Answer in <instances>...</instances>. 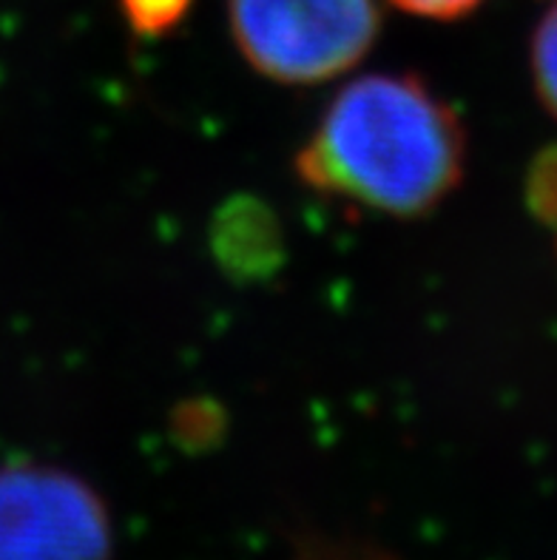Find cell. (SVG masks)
Returning a JSON list of instances; mask_svg holds the SVG:
<instances>
[{
    "instance_id": "obj_1",
    "label": "cell",
    "mask_w": 557,
    "mask_h": 560,
    "mask_svg": "<svg viewBox=\"0 0 557 560\" xmlns=\"http://www.w3.org/2000/svg\"><path fill=\"white\" fill-rule=\"evenodd\" d=\"M466 128L416 71H370L333 94L293 168L311 191L393 220H421L459 191Z\"/></svg>"
},
{
    "instance_id": "obj_2",
    "label": "cell",
    "mask_w": 557,
    "mask_h": 560,
    "mask_svg": "<svg viewBox=\"0 0 557 560\" xmlns=\"http://www.w3.org/2000/svg\"><path fill=\"white\" fill-rule=\"evenodd\" d=\"M231 40L259 78L279 85L336 80L370 55L379 0H228Z\"/></svg>"
},
{
    "instance_id": "obj_3",
    "label": "cell",
    "mask_w": 557,
    "mask_h": 560,
    "mask_svg": "<svg viewBox=\"0 0 557 560\" xmlns=\"http://www.w3.org/2000/svg\"><path fill=\"white\" fill-rule=\"evenodd\" d=\"M108 501L60 464L0 467V560H114Z\"/></svg>"
},
{
    "instance_id": "obj_4",
    "label": "cell",
    "mask_w": 557,
    "mask_h": 560,
    "mask_svg": "<svg viewBox=\"0 0 557 560\" xmlns=\"http://www.w3.org/2000/svg\"><path fill=\"white\" fill-rule=\"evenodd\" d=\"M211 248L233 279H259L282 259V231L268 206L233 199L213 220Z\"/></svg>"
},
{
    "instance_id": "obj_5",
    "label": "cell",
    "mask_w": 557,
    "mask_h": 560,
    "mask_svg": "<svg viewBox=\"0 0 557 560\" xmlns=\"http://www.w3.org/2000/svg\"><path fill=\"white\" fill-rule=\"evenodd\" d=\"M530 71L541 106L557 120V0H552L532 32Z\"/></svg>"
},
{
    "instance_id": "obj_6",
    "label": "cell",
    "mask_w": 557,
    "mask_h": 560,
    "mask_svg": "<svg viewBox=\"0 0 557 560\" xmlns=\"http://www.w3.org/2000/svg\"><path fill=\"white\" fill-rule=\"evenodd\" d=\"M190 9H194V0H120L126 26L146 40H160L177 32Z\"/></svg>"
},
{
    "instance_id": "obj_7",
    "label": "cell",
    "mask_w": 557,
    "mask_h": 560,
    "mask_svg": "<svg viewBox=\"0 0 557 560\" xmlns=\"http://www.w3.org/2000/svg\"><path fill=\"white\" fill-rule=\"evenodd\" d=\"M526 208L557 234V145H549L526 171Z\"/></svg>"
},
{
    "instance_id": "obj_8",
    "label": "cell",
    "mask_w": 557,
    "mask_h": 560,
    "mask_svg": "<svg viewBox=\"0 0 557 560\" xmlns=\"http://www.w3.org/2000/svg\"><path fill=\"white\" fill-rule=\"evenodd\" d=\"M390 3L423 21H461L487 0H390Z\"/></svg>"
}]
</instances>
